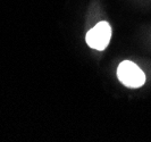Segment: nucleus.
Returning <instances> with one entry per match:
<instances>
[{"label": "nucleus", "mask_w": 151, "mask_h": 142, "mask_svg": "<svg viewBox=\"0 0 151 142\" xmlns=\"http://www.w3.org/2000/svg\"><path fill=\"white\" fill-rule=\"evenodd\" d=\"M118 80L127 88H141L145 83V74L136 64L129 60H124L117 68Z\"/></svg>", "instance_id": "nucleus-1"}, {"label": "nucleus", "mask_w": 151, "mask_h": 142, "mask_svg": "<svg viewBox=\"0 0 151 142\" xmlns=\"http://www.w3.org/2000/svg\"><path fill=\"white\" fill-rule=\"evenodd\" d=\"M111 27L107 22H99L86 33V43L96 50H104L109 45Z\"/></svg>", "instance_id": "nucleus-2"}]
</instances>
